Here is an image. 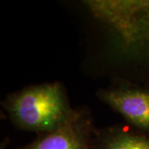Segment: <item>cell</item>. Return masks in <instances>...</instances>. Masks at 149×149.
<instances>
[{"label": "cell", "instance_id": "6da1fadb", "mask_svg": "<svg viewBox=\"0 0 149 149\" xmlns=\"http://www.w3.org/2000/svg\"><path fill=\"white\" fill-rule=\"evenodd\" d=\"M13 125L41 135L57 130L76 115L64 85L47 82L29 85L7 95L2 102Z\"/></svg>", "mask_w": 149, "mask_h": 149}, {"label": "cell", "instance_id": "7a4b0ae2", "mask_svg": "<svg viewBox=\"0 0 149 149\" xmlns=\"http://www.w3.org/2000/svg\"><path fill=\"white\" fill-rule=\"evenodd\" d=\"M93 17L106 26L123 48H149V0H86Z\"/></svg>", "mask_w": 149, "mask_h": 149}, {"label": "cell", "instance_id": "3957f363", "mask_svg": "<svg viewBox=\"0 0 149 149\" xmlns=\"http://www.w3.org/2000/svg\"><path fill=\"white\" fill-rule=\"evenodd\" d=\"M96 95L133 128L149 134V89L124 83L101 89Z\"/></svg>", "mask_w": 149, "mask_h": 149}, {"label": "cell", "instance_id": "277c9868", "mask_svg": "<svg viewBox=\"0 0 149 149\" xmlns=\"http://www.w3.org/2000/svg\"><path fill=\"white\" fill-rule=\"evenodd\" d=\"M95 128L91 110L81 107L74 118L61 128L37 135L31 143L16 149H92Z\"/></svg>", "mask_w": 149, "mask_h": 149}, {"label": "cell", "instance_id": "5b68a950", "mask_svg": "<svg viewBox=\"0 0 149 149\" xmlns=\"http://www.w3.org/2000/svg\"><path fill=\"white\" fill-rule=\"evenodd\" d=\"M92 149H149V134L123 125L95 128Z\"/></svg>", "mask_w": 149, "mask_h": 149}]
</instances>
